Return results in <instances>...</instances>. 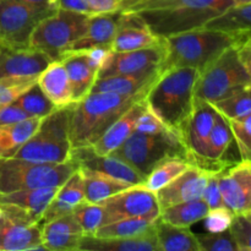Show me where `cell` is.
Returning a JSON list of instances; mask_svg holds the SVG:
<instances>
[{"mask_svg":"<svg viewBox=\"0 0 251 251\" xmlns=\"http://www.w3.org/2000/svg\"><path fill=\"white\" fill-rule=\"evenodd\" d=\"M234 5L233 0H124L119 12L139 17L156 36L203 27Z\"/></svg>","mask_w":251,"mask_h":251,"instance_id":"6da1fadb","label":"cell"},{"mask_svg":"<svg viewBox=\"0 0 251 251\" xmlns=\"http://www.w3.org/2000/svg\"><path fill=\"white\" fill-rule=\"evenodd\" d=\"M150 88L134 95L90 92L75 103L70 118L71 150L92 146L131 105L146 97Z\"/></svg>","mask_w":251,"mask_h":251,"instance_id":"7a4b0ae2","label":"cell"},{"mask_svg":"<svg viewBox=\"0 0 251 251\" xmlns=\"http://www.w3.org/2000/svg\"><path fill=\"white\" fill-rule=\"evenodd\" d=\"M199 75L195 68L168 69L154 81L145 98L149 109L178 136L193 110Z\"/></svg>","mask_w":251,"mask_h":251,"instance_id":"3957f363","label":"cell"},{"mask_svg":"<svg viewBox=\"0 0 251 251\" xmlns=\"http://www.w3.org/2000/svg\"><path fill=\"white\" fill-rule=\"evenodd\" d=\"M243 34L199 27L167 37L164 38L167 54L161 71L171 68H195L201 73L226 49L234 46Z\"/></svg>","mask_w":251,"mask_h":251,"instance_id":"277c9868","label":"cell"},{"mask_svg":"<svg viewBox=\"0 0 251 251\" xmlns=\"http://www.w3.org/2000/svg\"><path fill=\"white\" fill-rule=\"evenodd\" d=\"M74 104L58 108L43 118L36 132L14 157L37 163H65L70 161V118Z\"/></svg>","mask_w":251,"mask_h":251,"instance_id":"5b68a950","label":"cell"},{"mask_svg":"<svg viewBox=\"0 0 251 251\" xmlns=\"http://www.w3.org/2000/svg\"><path fill=\"white\" fill-rule=\"evenodd\" d=\"M78 166L65 163H37L16 157H0V193L38 188H59Z\"/></svg>","mask_w":251,"mask_h":251,"instance_id":"8992f818","label":"cell"},{"mask_svg":"<svg viewBox=\"0 0 251 251\" xmlns=\"http://www.w3.org/2000/svg\"><path fill=\"white\" fill-rule=\"evenodd\" d=\"M91 15L58 9L37 25L29 47L43 51L51 60H60L70 46L87 31Z\"/></svg>","mask_w":251,"mask_h":251,"instance_id":"52a82bcc","label":"cell"},{"mask_svg":"<svg viewBox=\"0 0 251 251\" xmlns=\"http://www.w3.org/2000/svg\"><path fill=\"white\" fill-rule=\"evenodd\" d=\"M250 82L251 77L240 61L234 44L201 71L195 85V98L212 104Z\"/></svg>","mask_w":251,"mask_h":251,"instance_id":"ba28073f","label":"cell"},{"mask_svg":"<svg viewBox=\"0 0 251 251\" xmlns=\"http://www.w3.org/2000/svg\"><path fill=\"white\" fill-rule=\"evenodd\" d=\"M146 176L159 162L171 157L186 158L180 137L172 131L147 135L132 132L113 153Z\"/></svg>","mask_w":251,"mask_h":251,"instance_id":"9c48e42d","label":"cell"},{"mask_svg":"<svg viewBox=\"0 0 251 251\" xmlns=\"http://www.w3.org/2000/svg\"><path fill=\"white\" fill-rule=\"evenodd\" d=\"M56 10L31 6L16 0H0V44L29 47V38L39 21Z\"/></svg>","mask_w":251,"mask_h":251,"instance_id":"30bf717a","label":"cell"},{"mask_svg":"<svg viewBox=\"0 0 251 251\" xmlns=\"http://www.w3.org/2000/svg\"><path fill=\"white\" fill-rule=\"evenodd\" d=\"M218 112L206 100L195 98L194 107L180 130L186 159L193 166L206 169V147Z\"/></svg>","mask_w":251,"mask_h":251,"instance_id":"8fae6325","label":"cell"},{"mask_svg":"<svg viewBox=\"0 0 251 251\" xmlns=\"http://www.w3.org/2000/svg\"><path fill=\"white\" fill-rule=\"evenodd\" d=\"M51 61L54 60L43 51L31 47L16 48L0 44V80L36 81Z\"/></svg>","mask_w":251,"mask_h":251,"instance_id":"7c38bea8","label":"cell"},{"mask_svg":"<svg viewBox=\"0 0 251 251\" xmlns=\"http://www.w3.org/2000/svg\"><path fill=\"white\" fill-rule=\"evenodd\" d=\"M167 49L164 39L162 43L149 48L127 51H110L100 68L97 77L115 75H135L147 71L161 70L166 59ZM162 73V71H161Z\"/></svg>","mask_w":251,"mask_h":251,"instance_id":"4fadbf2b","label":"cell"},{"mask_svg":"<svg viewBox=\"0 0 251 251\" xmlns=\"http://www.w3.org/2000/svg\"><path fill=\"white\" fill-rule=\"evenodd\" d=\"M223 202L234 216L251 213V159H242L218 171Z\"/></svg>","mask_w":251,"mask_h":251,"instance_id":"5bb4252c","label":"cell"},{"mask_svg":"<svg viewBox=\"0 0 251 251\" xmlns=\"http://www.w3.org/2000/svg\"><path fill=\"white\" fill-rule=\"evenodd\" d=\"M100 203L107 211L108 223L122 218L161 212L156 193L149 190L142 184L130 186Z\"/></svg>","mask_w":251,"mask_h":251,"instance_id":"9a60e30c","label":"cell"},{"mask_svg":"<svg viewBox=\"0 0 251 251\" xmlns=\"http://www.w3.org/2000/svg\"><path fill=\"white\" fill-rule=\"evenodd\" d=\"M70 159L77 163L78 168L100 172L131 185H140L145 180L142 174L122 158L114 154H98L91 146L73 149Z\"/></svg>","mask_w":251,"mask_h":251,"instance_id":"2e32d148","label":"cell"},{"mask_svg":"<svg viewBox=\"0 0 251 251\" xmlns=\"http://www.w3.org/2000/svg\"><path fill=\"white\" fill-rule=\"evenodd\" d=\"M211 172L191 164L178 178L156 193L161 211L176 203L202 198Z\"/></svg>","mask_w":251,"mask_h":251,"instance_id":"e0dca14e","label":"cell"},{"mask_svg":"<svg viewBox=\"0 0 251 251\" xmlns=\"http://www.w3.org/2000/svg\"><path fill=\"white\" fill-rule=\"evenodd\" d=\"M46 250L39 223H25L2 215L0 217V251Z\"/></svg>","mask_w":251,"mask_h":251,"instance_id":"ac0fdd59","label":"cell"},{"mask_svg":"<svg viewBox=\"0 0 251 251\" xmlns=\"http://www.w3.org/2000/svg\"><path fill=\"white\" fill-rule=\"evenodd\" d=\"M163 39L156 36L137 16L120 12L119 27L113 39L112 50L127 51L149 48L162 43Z\"/></svg>","mask_w":251,"mask_h":251,"instance_id":"d6986e66","label":"cell"},{"mask_svg":"<svg viewBox=\"0 0 251 251\" xmlns=\"http://www.w3.org/2000/svg\"><path fill=\"white\" fill-rule=\"evenodd\" d=\"M146 98V97H145ZM140 100L129 108L109 129L92 145V149L98 154H110L119 149L135 131L140 117L147 109L146 100Z\"/></svg>","mask_w":251,"mask_h":251,"instance_id":"ffe728a7","label":"cell"},{"mask_svg":"<svg viewBox=\"0 0 251 251\" xmlns=\"http://www.w3.org/2000/svg\"><path fill=\"white\" fill-rule=\"evenodd\" d=\"M120 12H105V14L91 15L86 33L73 43L69 51H83L97 47H110L119 27Z\"/></svg>","mask_w":251,"mask_h":251,"instance_id":"44dd1931","label":"cell"},{"mask_svg":"<svg viewBox=\"0 0 251 251\" xmlns=\"http://www.w3.org/2000/svg\"><path fill=\"white\" fill-rule=\"evenodd\" d=\"M68 71L73 91V102H80L91 92L100 69L90 60L86 51H69L60 59Z\"/></svg>","mask_w":251,"mask_h":251,"instance_id":"7402d4cb","label":"cell"},{"mask_svg":"<svg viewBox=\"0 0 251 251\" xmlns=\"http://www.w3.org/2000/svg\"><path fill=\"white\" fill-rule=\"evenodd\" d=\"M81 251H159L154 226L144 234L129 238H100L83 235Z\"/></svg>","mask_w":251,"mask_h":251,"instance_id":"603a6c76","label":"cell"},{"mask_svg":"<svg viewBox=\"0 0 251 251\" xmlns=\"http://www.w3.org/2000/svg\"><path fill=\"white\" fill-rule=\"evenodd\" d=\"M83 201H86L83 176L78 168L66 179L63 185L59 186L53 200L50 201L44 212L42 222H49L54 218L73 212L74 208Z\"/></svg>","mask_w":251,"mask_h":251,"instance_id":"cb8c5ba5","label":"cell"},{"mask_svg":"<svg viewBox=\"0 0 251 251\" xmlns=\"http://www.w3.org/2000/svg\"><path fill=\"white\" fill-rule=\"evenodd\" d=\"M58 188H38L27 190L0 193V205H14L21 208L36 223H41L47 207L53 200Z\"/></svg>","mask_w":251,"mask_h":251,"instance_id":"d4e9b609","label":"cell"},{"mask_svg":"<svg viewBox=\"0 0 251 251\" xmlns=\"http://www.w3.org/2000/svg\"><path fill=\"white\" fill-rule=\"evenodd\" d=\"M37 82L56 108H64L74 103L68 71L61 60L51 61L39 75Z\"/></svg>","mask_w":251,"mask_h":251,"instance_id":"484cf974","label":"cell"},{"mask_svg":"<svg viewBox=\"0 0 251 251\" xmlns=\"http://www.w3.org/2000/svg\"><path fill=\"white\" fill-rule=\"evenodd\" d=\"M161 70L147 71L135 75H115L97 77L91 92H112L118 95H134L151 87L161 75Z\"/></svg>","mask_w":251,"mask_h":251,"instance_id":"4316f807","label":"cell"},{"mask_svg":"<svg viewBox=\"0 0 251 251\" xmlns=\"http://www.w3.org/2000/svg\"><path fill=\"white\" fill-rule=\"evenodd\" d=\"M159 251H201L196 234L190 227H178L164 222L161 217L154 223Z\"/></svg>","mask_w":251,"mask_h":251,"instance_id":"83f0119b","label":"cell"},{"mask_svg":"<svg viewBox=\"0 0 251 251\" xmlns=\"http://www.w3.org/2000/svg\"><path fill=\"white\" fill-rule=\"evenodd\" d=\"M233 141V134L229 123L225 117L218 113L215 125L208 137L206 147V169L207 171H221L229 162L223 161L226 152Z\"/></svg>","mask_w":251,"mask_h":251,"instance_id":"f1b7e54d","label":"cell"},{"mask_svg":"<svg viewBox=\"0 0 251 251\" xmlns=\"http://www.w3.org/2000/svg\"><path fill=\"white\" fill-rule=\"evenodd\" d=\"M83 176V189H85V199L87 202L100 203L105 199L125 190L132 186L131 184L115 179L107 174L100 172L90 171V169L80 168Z\"/></svg>","mask_w":251,"mask_h":251,"instance_id":"f546056e","label":"cell"},{"mask_svg":"<svg viewBox=\"0 0 251 251\" xmlns=\"http://www.w3.org/2000/svg\"><path fill=\"white\" fill-rule=\"evenodd\" d=\"M43 118H28L14 124L0 125V157H14L36 132Z\"/></svg>","mask_w":251,"mask_h":251,"instance_id":"4dcf8cb0","label":"cell"},{"mask_svg":"<svg viewBox=\"0 0 251 251\" xmlns=\"http://www.w3.org/2000/svg\"><path fill=\"white\" fill-rule=\"evenodd\" d=\"M161 212L149 213L144 216H134L118 220L100 227L95 233L100 238H129L144 234L152 229Z\"/></svg>","mask_w":251,"mask_h":251,"instance_id":"1f68e13d","label":"cell"},{"mask_svg":"<svg viewBox=\"0 0 251 251\" xmlns=\"http://www.w3.org/2000/svg\"><path fill=\"white\" fill-rule=\"evenodd\" d=\"M210 207L202 198L185 202L176 203L161 211L159 217L173 226L178 227H191L200 222L207 216Z\"/></svg>","mask_w":251,"mask_h":251,"instance_id":"d6a6232c","label":"cell"},{"mask_svg":"<svg viewBox=\"0 0 251 251\" xmlns=\"http://www.w3.org/2000/svg\"><path fill=\"white\" fill-rule=\"evenodd\" d=\"M203 27L230 33H251V4L233 5Z\"/></svg>","mask_w":251,"mask_h":251,"instance_id":"836d02e7","label":"cell"},{"mask_svg":"<svg viewBox=\"0 0 251 251\" xmlns=\"http://www.w3.org/2000/svg\"><path fill=\"white\" fill-rule=\"evenodd\" d=\"M190 166V162L183 157H171L163 159L145 176L142 185L146 186L149 190L157 193L174 179L178 178Z\"/></svg>","mask_w":251,"mask_h":251,"instance_id":"e575fe53","label":"cell"},{"mask_svg":"<svg viewBox=\"0 0 251 251\" xmlns=\"http://www.w3.org/2000/svg\"><path fill=\"white\" fill-rule=\"evenodd\" d=\"M14 102L21 107L29 115V118H46L47 115L58 109L42 91L38 82L27 88Z\"/></svg>","mask_w":251,"mask_h":251,"instance_id":"d590c367","label":"cell"},{"mask_svg":"<svg viewBox=\"0 0 251 251\" xmlns=\"http://www.w3.org/2000/svg\"><path fill=\"white\" fill-rule=\"evenodd\" d=\"M212 107L227 120L238 119L249 114L251 112V82L235 91L229 97L212 103Z\"/></svg>","mask_w":251,"mask_h":251,"instance_id":"8d00e7d4","label":"cell"},{"mask_svg":"<svg viewBox=\"0 0 251 251\" xmlns=\"http://www.w3.org/2000/svg\"><path fill=\"white\" fill-rule=\"evenodd\" d=\"M73 213L77 222L80 223L85 235H95V233L100 227L108 223L107 211L103 207L102 203L83 201L74 208Z\"/></svg>","mask_w":251,"mask_h":251,"instance_id":"74e56055","label":"cell"},{"mask_svg":"<svg viewBox=\"0 0 251 251\" xmlns=\"http://www.w3.org/2000/svg\"><path fill=\"white\" fill-rule=\"evenodd\" d=\"M43 244L47 251H76L80 250L82 234L65 232H53L42 228Z\"/></svg>","mask_w":251,"mask_h":251,"instance_id":"f35d334b","label":"cell"},{"mask_svg":"<svg viewBox=\"0 0 251 251\" xmlns=\"http://www.w3.org/2000/svg\"><path fill=\"white\" fill-rule=\"evenodd\" d=\"M228 123L242 159H251V112Z\"/></svg>","mask_w":251,"mask_h":251,"instance_id":"ab89813d","label":"cell"},{"mask_svg":"<svg viewBox=\"0 0 251 251\" xmlns=\"http://www.w3.org/2000/svg\"><path fill=\"white\" fill-rule=\"evenodd\" d=\"M201 251H238L229 229L218 233H206L196 235Z\"/></svg>","mask_w":251,"mask_h":251,"instance_id":"60d3db41","label":"cell"},{"mask_svg":"<svg viewBox=\"0 0 251 251\" xmlns=\"http://www.w3.org/2000/svg\"><path fill=\"white\" fill-rule=\"evenodd\" d=\"M238 251H251V217L250 215L234 216L229 227Z\"/></svg>","mask_w":251,"mask_h":251,"instance_id":"b9f144b4","label":"cell"},{"mask_svg":"<svg viewBox=\"0 0 251 251\" xmlns=\"http://www.w3.org/2000/svg\"><path fill=\"white\" fill-rule=\"evenodd\" d=\"M233 218H234V213L229 208L223 206V207L212 208L208 211L203 221H205V227L207 232L218 233L229 229Z\"/></svg>","mask_w":251,"mask_h":251,"instance_id":"7bdbcfd3","label":"cell"},{"mask_svg":"<svg viewBox=\"0 0 251 251\" xmlns=\"http://www.w3.org/2000/svg\"><path fill=\"white\" fill-rule=\"evenodd\" d=\"M36 81L28 82H14V81L0 80V107L12 103L17 100V97L22 95L28 87H31Z\"/></svg>","mask_w":251,"mask_h":251,"instance_id":"ee69618b","label":"cell"},{"mask_svg":"<svg viewBox=\"0 0 251 251\" xmlns=\"http://www.w3.org/2000/svg\"><path fill=\"white\" fill-rule=\"evenodd\" d=\"M171 131L151 110L147 108L144 112V114L140 117L139 122H137L136 127H135L134 132H140V134H147V135H154L161 134V132Z\"/></svg>","mask_w":251,"mask_h":251,"instance_id":"f6af8a7d","label":"cell"},{"mask_svg":"<svg viewBox=\"0 0 251 251\" xmlns=\"http://www.w3.org/2000/svg\"><path fill=\"white\" fill-rule=\"evenodd\" d=\"M202 199L206 201L210 210L223 207L225 206V202H223L222 195H221L220 191V185H218V171L211 172L207 185H206L205 191L202 194Z\"/></svg>","mask_w":251,"mask_h":251,"instance_id":"bcb514c9","label":"cell"},{"mask_svg":"<svg viewBox=\"0 0 251 251\" xmlns=\"http://www.w3.org/2000/svg\"><path fill=\"white\" fill-rule=\"evenodd\" d=\"M29 115L15 102L0 107V125L14 124L28 119Z\"/></svg>","mask_w":251,"mask_h":251,"instance_id":"7dc6e473","label":"cell"},{"mask_svg":"<svg viewBox=\"0 0 251 251\" xmlns=\"http://www.w3.org/2000/svg\"><path fill=\"white\" fill-rule=\"evenodd\" d=\"M238 56L251 77V33H244L235 43Z\"/></svg>","mask_w":251,"mask_h":251,"instance_id":"c3c4849f","label":"cell"},{"mask_svg":"<svg viewBox=\"0 0 251 251\" xmlns=\"http://www.w3.org/2000/svg\"><path fill=\"white\" fill-rule=\"evenodd\" d=\"M88 5L93 14L119 11L124 0H83Z\"/></svg>","mask_w":251,"mask_h":251,"instance_id":"681fc988","label":"cell"},{"mask_svg":"<svg viewBox=\"0 0 251 251\" xmlns=\"http://www.w3.org/2000/svg\"><path fill=\"white\" fill-rule=\"evenodd\" d=\"M58 7L63 10H69V11L80 12V14L95 15L83 0H59Z\"/></svg>","mask_w":251,"mask_h":251,"instance_id":"f907efd6","label":"cell"},{"mask_svg":"<svg viewBox=\"0 0 251 251\" xmlns=\"http://www.w3.org/2000/svg\"><path fill=\"white\" fill-rule=\"evenodd\" d=\"M16 1L24 2V4L31 5L36 7H43V9L58 10L59 0H16Z\"/></svg>","mask_w":251,"mask_h":251,"instance_id":"816d5d0a","label":"cell"},{"mask_svg":"<svg viewBox=\"0 0 251 251\" xmlns=\"http://www.w3.org/2000/svg\"><path fill=\"white\" fill-rule=\"evenodd\" d=\"M234 5H245V4H251V0H233Z\"/></svg>","mask_w":251,"mask_h":251,"instance_id":"f5cc1de1","label":"cell"},{"mask_svg":"<svg viewBox=\"0 0 251 251\" xmlns=\"http://www.w3.org/2000/svg\"><path fill=\"white\" fill-rule=\"evenodd\" d=\"M0 217H1V210H0Z\"/></svg>","mask_w":251,"mask_h":251,"instance_id":"db71d44e","label":"cell"},{"mask_svg":"<svg viewBox=\"0 0 251 251\" xmlns=\"http://www.w3.org/2000/svg\"><path fill=\"white\" fill-rule=\"evenodd\" d=\"M250 217H251V213H250Z\"/></svg>","mask_w":251,"mask_h":251,"instance_id":"11a10c76","label":"cell"}]
</instances>
